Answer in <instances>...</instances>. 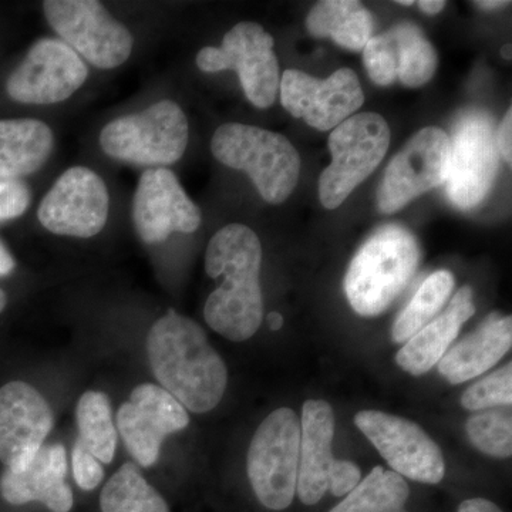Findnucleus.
<instances>
[{"instance_id":"nucleus-1","label":"nucleus","mask_w":512,"mask_h":512,"mask_svg":"<svg viewBox=\"0 0 512 512\" xmlns=\"http://www.w3.org/2000/svg\"><path fill=\"white\" fill-rule=\"evenodd\" d=\"M262 245L247 225L229 224L220 229L205 252V272L221 285L204 306L207 325L231 342H244L264 320L259 272Z\"/></svg>"},{"instance_id":"nucleus-2","label":"nucleus","mask_w":512,"mask_h":512,"mask_svg":"<svg viewBox=\"0 0 512 512\" xmlns=\"http://www.w3.org/2000/svg\"><path fill=\"white\" fill-rule=\"evenodd\" d=\"M147 356L160 387L185 410L208 413L221 403L227 366L194 320L170 309L148 332Z\"/></svg>"},{"instance_id":"nucleus-3","label":"nucleus","mask_w":512,"mask_h":512,"mask_svg":"<svg viewBox=\"0 0 512 512\" xmlns=\"http://www.w3.org/2000/svg\"><path fill=\"white\" fill-rule=\"evenodd\" d=\"M420 248L409 229L384 225L377 229L350 262L345 293L353 311L377 316L386 311L413 278Z\"/></svg>"},{"instance_id":"nucleus-4","label":"nucleus","mask_w":512,"mask_h":512,"mask_svg":"<svg viewBox=\"0 0 512 512\" xmlns=\"http://www.w3.org/2000/svg\"><path fill=\"white\" fill-rule=\"evenodd\" d=\"M211 151L221 164L247 173L269 204H282L298 185L301 157L282 134L248 124H222L212 136Z\"/></svg>"},{"instance_id":"nucleus-5","label":"nucleus","mask_w":512,"mask_h":512,"mask_svg":"<svg viewBox=\"0 0 512 512\" xmlns=\"http://www.w3.org/2000/svg\"><path fill=\"white\" fill-rule=\"evenodd\" d=\"M190 127L183 109L173 100H160L140 113L106 124L100 147L106 156L138 167L167 168L181 160Z\"/></svg>"},{"instance_id":"nucleus-6","label":"nucleus","mask_w":512,"mask_h":512,"mask_svg":"<svg viewBox=\"0 0 512 512\" xmlns=\"http://www.w3.org/2000/svg\"><path fill=\"white\" fill-rule=\"evenodd\" d=\"M301 419L288 407L269 414L256 429L248 450L249 483L259 503L284 511L296 495Z\"/></svg>"},{"instance_id":"nucleus-7","label":"nucleus","mask_w":512,"mask_h":512,"mask_svg":"<svg viewBox=\"0 0 512 512\" xmlns=\"http://www.w3.org/2000/svg\"><path fill=\"white\" fill-rule=\"evenodd\" d=\"M332 163L319 180L323 207L336 210L379 167L390 146L389 124L376 113H359L333 128Z\"/></svg>"},{"instance_id":"nucleus-8","label":"nucleus","mask_w":512,"mask_h":512,"mask_svg":"<svg viewBox=\"0 0 512 512\" xmlns=\"http://www.w3.org/2000/svg\"><path fill=\"white\" fill-rule=\"evenodd\" d=\"M500 167L494 120L484 111H467L454 124L446 194L460 210H471L487 197Z\"/></svg>"},{"instance_id":"nucleus-9","label":"nucleus","mask_w":512,"mask_h":512,"mask_svg":"<svg viewBox=\"0 0 512 512\" xmlns=\"http://www.w3.org/2000/svg\"><path fill=\"white\" fill-rule=\"evenodd\" d=\"M43 10L63 42L97 69H116L133 52L130 29L97 0H46Z\"/></svg>"},{"instance_id":"nucleus-10","label":"nucleus","mask_w":512,"mask_h":512,"mask_svg":"<svg viewBox=\"0 0 512 512\" xmlns=\"http://www.w3.org/2000/svg\"><path fill=\"white\" fill-rule=\"evenodd\" d=\"M275 40L261 25L241 22L228 30L221 47L198 52V69L205 73L235 70L245 97L258 109L275 103L279 90V64Z\"/></svg>"},{"instance_id":"nucleus-11","label":"nucleus","mask_w":512,"mask_h":512,"mask_svg":"<svg viewBox=\"0 0 512 512\" xmlns=\"http://www.w3.org/2000/svg\"><path fill=\"white\" fill-rule=\"evenodd\" d=\"M110 197L99 174L83 165L64 171L40 202V224L60 237L92 238L106 227Z\"/></svg>"},{"instance_id":"nucleus-12","label":"nucleus","mask_w":512,"mask_h":512,"mask_svg":"<svg viewBox=\"0 0 512 512\" xmlns=\"http://www.w3.org/2000/svg\"><path fill=\"white\" fill-rule=\"evenodd\" d=\"M355 423L399 476L423 484H439L446 476L440 447L419 424L377 410L357 413Z\"/></svg>"},{"instance_id":"nucleus-13","label":"nucleus","mask_w":512,"mask_h":512,"mask_svg":"<svg viewBox=\"0 0 512 512\" xmlns=\"http://www.w3.org/2000/svg\"><path fill=\"white\" fill-rule=\"evenodd\" d=\"M450 160V137L437 127L414 134L386 168L377 191V204L384 214L399 211L424 192L446 183Z\"/></svg>"},{"instance_id":"nucleus-14","label":"nucleus","mask_w":512,"mask_h":512,"mask_svg":"<svg viewBox=\"0 0 512 512\" xmlns=\"http://www.w3.org/2000/svg\"><path fill=\"white\" fill-rule=\"evenodd\" d=\"M87 77L89 67L72 47L63 40L42 39L10 74L6 90L18 103L49 106L70 99Z\"/></svg>"},{"instance_id":"nucleus-15","label":"nucleus","mask_w":512,"mask_h":512,"mask_svg":"<svg viewBox=\"0 0 512 512\" xmlns=\"http://www.w3.org/2000/svg\"><path fill=\"white\" fill-rule=\"evenodd\" d=\"M279 90L284 109L319 131L338 127L365 103L357 74L348 67L325 80L301 70H286Z\"/></svg>"},{"instance_id":"nucleus-16","label":"nucleus","mask_w":512,"mask_h":512,"mask_svg":"<svg viewBox=\"0 0 512 512\" xmlns=\"http://www.w3.org/2000/svg\"><path fill=\"white\" fill-rule=\"evenodd\" d=\"M190 416L183 404L157 384H140L117 412L128 453L140 467H151L160 457L165 437L187 429Z\"/></svg>"},{"instance_id":"nucleus-17","label":"nucleus","mask_w":512,"mask_h":512,"mask_svg":"<svg viewBox=\"0 0 512 512\" xmlns=\"http://www.w3.org/2000/svg\"><path fill=\"white\" fill-rule=\"evenodd\" d=\"M133 222L146 244L167 241L174 232L192 234L201 225V211L168 168H147L138 180Z\"/></svg>"},{"instance_id":"nucleus-18","label":"nucleus","mask_w":512,"mask_h":512,"mask_svg":"<svg viewBox=\"0 0 512 512\" xmlns=\"http://www.w3.org/2000/svg\"><path fill=\"white\" fill-rule=\"evenodd\" d=\"M49 403L35 387L10 382L0 389V461L9 470L28 466L53 429Z\"/></svg>"},{"instance_id":"nucleus-19","label":"nucleus","mask_w":512,"mask_h":512,"mask_svg":"<svg viewBox=\"0 0 512 512\" xmlns=\"http://www.w3.org/2000/svg\"><path fill=\"white\" fill-rule=\"evenodd\" d=\"M67 453L62 444H43L28 466L5 468L0 494L12 505L42 503L52 512L73 508V491L66 483Z\"/></svg>"},{"instance_id":"nucleus-20","label":"nucleus","mask_w":512,"mask_h":512,"mask_svg":"<svg viewBox=\"0 0 512 512\" xmlns=\"http://www.w3.org/2000/svg\"><path fill=\"white\" fill-rule=\"evenodd\" d=\"M335 413L325 400H308L303 404L301 447L296 494L306 505H315L329 490L333 457Z\"/></svg>"},{"instance_id":"nucleus-21","label":"nucleus","mask_w":512,"mask_h":512,"mask_svg":"<svg viewBox=\"0 0 512 512\" xmlns=\"http://www.w3.org/2000/svg\"><path fill=\"white\" fill-rule=\"evenodd\" d=\"M476 313L473 289L463 286L451 299L446 311L412 336L397 352L396 363L404 372L421 376L443 359L456 340L461 325Z\"/></svg>"},{"instance_id":"nucleus-22","label":"nucleus","mask_w":512,"mask_h":512,"mask_svg":"<svg viewBox=\"0 0 512 512\" xmlns=\"http://www.w3.org/2000/svg\"><path fill=\"white\" fill-rule=\"evenodd\" d=\"M511 345V316L493 313L473 335L447 350L439 362L440 375L451 384L468 382L497 365Z\"/></svg>"},{"instance_id":"nucleus-23","label":"nucleus","mask_w":512,"mask_h":512,"mask_svg":"<svg viewBox=\"0 0 512 512\" xmlns=\"http://www.w3.org/2000/svg\"><path fill=\"white\" fill-rule=\"evenodd\" d=\"M55 146L52 128L35 119L0 120V178L18 180L45 165Z\"/></svg>"},{"instance_id":"nucleus-24","label":"nucleus","mask_w":512,"mask_h":512,"mask_svg":"<svg viewBox=\"0 0 512 512\" xmlns=\"http://www.w3.org/2000/svg\"><path fill=\"white\" fill-rule=\"evenodd\" d=\"M306 28L313 36L330 37L336 45L362 52L373 37V18L356 0H325L313 6Z\"/></svg>"},{"instance_id":"nucleus-25","label":"nucleus","mask_w":512,"mask_h":512,"mask_svg":"<svg viewBox=\"0 0 512 512\" xmlns=\"http://www.w3.org/2000/svg\"><path fill=\"white\" fill-rule=\"evenodd\" d=\"M409 495L402 476L377 466L329 512H407Z\"/></svg>"},{"instance_id":"nucleus-26","label":"nucleus","mask_w":512,"mask_h":512,"mask_svg":"<svg viewBox=\"0 0 512 512\" xmlns=\"http://www.w3.org/2000/svg\"><path fill=\"white\" fill-rule=\"evenodd\" d=\"M396 56V76L407 87L430 82L437 70L436 49L413 23H400L386 32Z\"/></svg>"},{"instance_id":"nucleus-27","label":"nucleus","mask_w":512,"mask_h":512,"mask_svg":"<svg viewBox=\"0 0 512 512\" xmlns=\"http://www.w3.org/2000/svg\"><path fill=\"white\" fill-rule=\"evenodd\" d=\"M100 507L101 512H170L163 495L134 463L123 464L107 481L101 491Z\"/></svg>"},{"instance_id":"nucleus-28","label":"nucleus","mask_w":512,"mask_h":512,"mask_svg":"<svg viewBox=\"0 0 512 512\" xmlns=\"http://www.w3.org/2000/svg\"><path fill=\"white\" fill-rule=\"evenodd\" d=\"M80 444L101 464H110L116 454L117 430L109 397L101 392H86L76 406Z\"/></svg>"},{"instance_id":"nucleus-29","label":"nucleus","mask_w":512,"mask_h":512,"mask_svg":"<svg viewBox=\"0 0 512 512\" xmlns=\"http://www.w3.org/2000/svg\"><path fill=\"white\" fill-rule=\"evenodd\" d=\"M454 288V276L448 271H437L421 284L409 305L397 316L392 329L396 343H406L421 328L436 318Z\"/></svg>"},{"instance_id":"nucleus-30","label":"nucleus","mask_w":512,"mask_h":512,"mask_svg":"<svg viewBox=\"0 0 512 512\" xmlns=\"http://www.w3.org/2000/svg\"><path fill=\"white\" fill-rule=\"evenodd\" d=\"M467 434L471 443L481 453L497 458H508L512 454L511 414L493 410L470 417Z\"/></svg>"},{"instance_id":"nucleus-31","label":"nucleus","mask_w":512,"mask_h":512,"mask_svg":"<svg viewBox=\"0 0 512 512\" xmlns=\"http://www.w3.org/2000/svg\"><path fill=\"white\" fill-rule=\"evenodd\" d=\"M512 403V365L508 363L503 369L468 387L461 397L464 409L471 412L490 409L495 406H511Z\"/></svg>"},{"instance_id":"nucleus-32","label":"nucleus","mask_w":512,"mask_h":512,"mask_svg":"<svg viewBox=\"0 0 512 512\" xmlns=\"http://www.w3.org/2000/svg\"><path fill=\"white\" fill-rule=\"evenodd\" d=\"M362 52L367 73L373 82L379 86H390L397 79L396 56L386 33L372 37Z\"/></svg>"},{"instance_id":"nucleus-33","label":"nucleus","mask_w":512,"mask_h":512,"mask_svg":"<svg viewBox=\"0 0 512 512\" xmlns=\"http://www.w3.org/2000/svg\"><path fill=\"white\" fill-rule=\"evenodd\" d=\"M73 477L84 491H92L103 481V464L77 440L72 453Z\"/></svg>"},{"instance_id":"nucleus-34","label":"nucleus","mask_w":512,"mask_h":512,"mask_svg":"<svg viewBox=\"0 0 512 512\" xmlns=\"http://www.w3.org/2000/svg\"><path fill=\"white\" fill-rule=\"evenodd\" d=\"M30 205L28 185L19 180L0 178V222L25 214Z\"/></svg>"},{"instance_id":"nucleus-35","label":"nucleus","mask_w":512,"mask_h":512,"mask_svg":"<svg viewBox=\"0 0 512 512\" xmlns=\"http://www.w3.org/2000/svg\"><path fill=\"white\" fill-rule=\"evenodd\" d=\"M362 471L348 460H336L329 477V491L335 497H346L360 483Z\"/></svg>"},{"instance_id":"nucleus-36","label":"nucleus","mask_w":512,"mask_h":512,"mask_svg":"<svg viewBox=\"0 0 512 512\" xmlns=\"http://www.w3.org/2000/svg\"><path fill=\"white\" fill-rule=\"evenodd\" d=\"M512 110L507 111L503 123L497 131V146L501 156L505 158L508 164L512 163Z\"/></svg>"},{"instance_id":"nucleus-37","label":"nucleus","mask_w":512,"mask_h":512,"mask_svg":"<svg viewBox=\"0 0 512 512\" xmlns=\"http://www.w3.org/2000/svg\"><path fill=\"white\" fill-rule=\"evenodd\" d=\"M457 512H503L493 501L485 500V498H470L463 501L458 507Z\"/></svg>"},{"instance_id":"nucleus-38","label":"nucleus","mask_w":512,"mask_h":512,"mask_svg":"<svg viewBox=\"0 0 512 512\" xmlns=\"http://www.w3.org/2000/svg\"><path fill=\"white\" fill-rule=\"evenodd\" d=\"M15 269V261L5 245L0 242V276L12 274Z\"/></svg>"},{"instance_id":"nucleus-39","label":"nucleus","mask_w":512,"mask_h":512,"mask_svg":"<svg viewBox=\"0 0 512 512\" xmlns=\"http://www.w3.org/2000/svg\"><path fill=\"white\" fill-rule=\"evenodd\" d=\"M417 6L429 15H437L444 9L446 2L444 0H421V2H417Z\"/></svg>"},{"instance_id":"nucleus-40","label":"nucleus","mask_w":512,"mask_h":512,"mask_svg":"<svg viewBox=\"0 0 512 512\" xmlns=\"http://www.w3.org/2000/svg\"><path fill=\"white\" fill-rule=\"evenodd\" d=\"M474 5L484 10H495L510 6L511 2H505V0H481V2H474Z\"/></svg>"},{"instance_id":"nucleus-41","label":"nucleus","mask_w":512,"mask_h":512,"mask_svg":"<svg viewBox=\"0 0 512 512\" xmlns=\"http://www.w3.org/2000/svg\"><path fill=\"white\" fill-rule=\"evenodd\" d=\"M268 325L271 330H279L282 328V325H284V318H282L281 313L278 312H271L268 315Z\"/></svg>"},{"instance_id":"nucleus-42","label":"nucleus","mask_w":512,"mask_h":512,"mask_svg":"<svg viewBox=\"0 0 512 512\" xmlns=\"http://www.w3.org/2000/svg\"><path fill=\"white\" fill-rule=\"evenodd\" d=\"M501 56H503V59H505V60L512 59L511 45L503 46V49H501Z\"/></svg>"},{"instance_id":"nucleus-43","label":"nucleus","mask_w":512,"mask_h":512,"mask_svg":"<svg viewBox=\"0 0 512 512\" xmlns=\"http://www.w3.org/2000/svg\"><path fill=\"white\" fill-rule=\"evenodd\" d=\"M6 303H8V296H6V293L0 289V313L5 311Z\"/></svg>"},{"instance_id":"nucleus-44","label":"nucleus","mask_w":512,"mask_h":512,"mask_svg":"<svg viewBox=\"0 0 512 512\" xmlns=\"http://www.w3.org/2000/svg\"><path fill=\"white\" fill-rule=\"evenodd\" d=\"M399 5H403V6H412L414 5V0H399Z\"/></svg>"}]
</instances>
